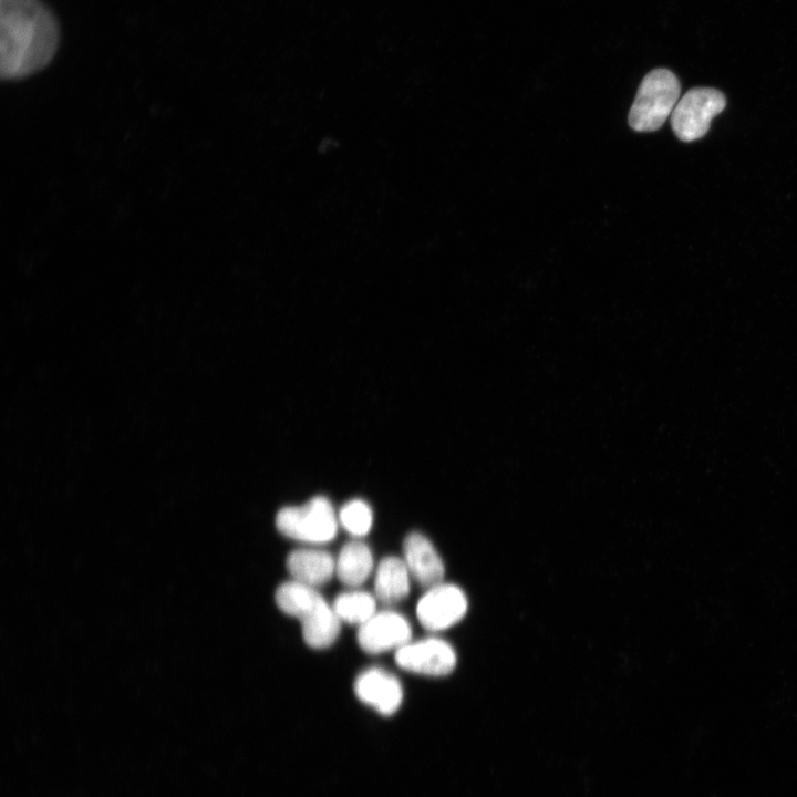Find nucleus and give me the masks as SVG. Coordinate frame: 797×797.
Returning <instances> with one entry per match:
<instances>
[{"label":"nucleus","mask_w":797,"mask_h":797,"mask_svg":"<svg viewBox=\"0 0 797 797\" xmlns=\"http://www.w3.org/2000/svg\"><path fill=\"white\" fill-rule=\"evenodd\" d=\"M60 31L40 0H0V73L3 80L29 76L53 59Z\"/></svg>","instance_id":"1"},{"label":"nucleus","mask_w":797,"mask_h":797,"mask_svg":"<svg viewBox=\"0 0 797 797\" xmlns=\"http://www.w3.org/2000/svg\"><path fill=\"white\" fill-rule=\"evenodd\" d=\"M275 599L282 612L299 619L308 646L325 649L339 636L340 619L313 587L287 581L277 588Z\"/></svg>","instance_id":"2"},{"label":"nucleus","mask_w":797,"mask_h":797,"mask_svg":"<svg viewBox=\"0 0 797 797\" xmlns=\"http://www.w3.org/2000/svg\"><path fill=\"white\" fill-rule=\"evenodd\" d=\"M681 86L674 73L655 69L642 80L629 112V124L638 132L662 126L680 100Z\"/></svg>","instance_id":"3"},{"label":"nucleus","mask_w":797,"mask_h":797,"mask_svg":"<svg viewBox=\"0 0 797 797\" xmlns=\"http://www.w3.org/2000/svg\"><path fill=\"white\" fill-rule=\"evenodd\" d=\"M276 527L288 538L324 544L335 537L338 522L329 499L317 496L302 506L280 509L276 516Z\"/></svg>","instance_id":"4"},{"label":"nucleus","mask_w":797,"mask_h":797,"mask_svg":"<svg viewBox=\"0 0 797 797\" xmlns=\"http://www.w3.org/2000/svg\"><path fill=\"white\" fill-rule=\"evenodd\" d=\"M726 105L724 94L712 87H694L687 91L676 103L671 114V125L675 135L683 142H693L703 137L714 116Z\"/></svg>","instance_id":"5"},{"label":"nucleus","mask_w":797,"mask_h":797,"mask_svg":"<svg viewBox=\"0 0 797 797\" xmlns=\"http://www.w3.org/2000/svg\"><path fill=\"white\" fill-rule=\"evenodd\" d=\"M467 607V598L460 588L439 583L427 589L422 596L416 605V614L423 628L441 631L459 622Z\"/></svg>","instance_id":"6"},{"label":"nucleus","mask_w":797,"mask_h":797,"mask_svg":"<svg viewBox=\"0 0 797 797\" xmlns=\"http://www.w3.org/2000/svg\"><path fill=\"white\" fill-rule=\"evenodd\" d=\"M396 664L405 671L443 676L456 665V653L446 641L435 638L406 643L395 652Z\"/></svg>","instance_id":"7"},{"label":"nucleus","mask_w":797,"mask_h":797,"mask_svg":"<svg viewBox=\"0 0 797 797\" xmlns=\"http://www.w3.org/2000/svg\"><path fill=\"white\" fill-rule=\"evenodd\" d=\"M412 629L408 621L393 611L375 612L360 625L358 643L369 654H377L391 649H400L410 642Z\"/></svg>","instance_id":"8"},{"label":"nucleus","mask_w":797,"mask_h":797,"mask_svg":"<svg viewBox=\"0 0 797 797\" xmlns=\"http://www.w3.org/2000/svg\"><path fill=\"white\" fill-rule=\"evenodd\" d=\"M354 692L361 702L385 716L394 714L403 700L400 681L379 667L362 672L354 682Z\"/></svg>","instance_id":"9"},{"label":"nucleus","mask_w":797,"mask_h":797,"mask_svg":"<svg viewBox=\"0 0 797 797\" xmlns=\"http://www.w3.org/2000/svg\"><path fill=\"white\" fill-rule=\"evenodd\" d=\"M404 561L413 579L425 589L442 583L445 568L432 542L422 534L412 532L403 542Z\"/></svg>","instance_id":"10"},{"label":"nucleus","mask_w":797,"mask_h":797,"mask_svg":"<svg viewBox=\"0 0 797 797\" xmlns=\"http://www.w3.org/2000/svg\"><path fill=\"white\" fill-rule=\"evenodd\" d=\"M286 565L294 581L313 588L327 583L335 572L331 553L319 549L293 550Z\"/></svg>","instance_id":"11"},{"label":"nucleus","mask_w":797,"mask_h":797,"mask_svg":"<svg viewBox=\"0 0 797 797\" xmlns=\"http://www.w3.org/2000/svg\"><path fill=\"white\" fill-rule=\"evenodd\" d=\"M410 576L403 559L394 556L383 558L375 573V598L385 605L398 603L410 593Z\"/></svg>","instance_id":"12"},{"label":"nucleus","mask_w":797,"mask_h":797,"mask_svg":"<svg viewBox=\"0 0 797 797\" xmlns=\"http://www.w3.org/2000/svg\"><path fill=\"white\" fill-rule=\"evenodd\" d=\"M373 557L369 546L359 540L346 542L335 561L339 580L350 587L362 584L370 576Z\"/></svg>","instance_id":"13"},{"label":"nucleus","mask_w":797,"mask_h":797,"mask_svg":"<svg viewBox=\"0 0 797 797\" xmlns=\"http://www.w3.org/2000/svg\"><path fill=\"white\" fill-rule=\"evenodd\" d=\"M332 608L340 620L362 625L376 609L375 598L365 591H349L339 594Z\"/></svg>","instance_id":"14"},{"label":"nucleus","mask_w":797,"mask_h":797,"mask_svg":"<svg viewBox=\"0 0 797 797\" xmlns=\"http://www.w3.org/2000/svg\"><path fill=\"white\" fill-rule=\"evenodd\" d=\"M340 522L353 536L366 535L372 526L373 515L370 506L361 499H353L340 510Z\"/></svg>","instance_id":"15"}]
</instances>
